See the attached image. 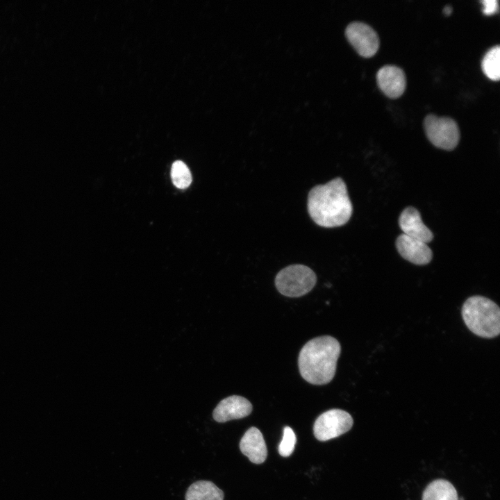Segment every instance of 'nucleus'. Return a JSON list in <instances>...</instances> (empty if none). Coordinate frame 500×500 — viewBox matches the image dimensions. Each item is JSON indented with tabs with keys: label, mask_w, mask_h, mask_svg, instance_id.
Returning <instances> with one entry per match:
<instances>
[{
	"label": "nucleus",
	"mask_w": 500,
	"mask_h": 500,
	"mask_svg": "<svg viewBox=\"0 0 500 500\" xmlns=\"http://www.w3.org/2000/svg\"><path fill=\"white\" fill-rule=\"evenodd\" d=\"M307 208L314 222L325 228L345 224L353 211L347 185L340 177L313 187L308 193Z\"/></svg>",
	"instance_id": "nucleus-1"
},
{
	"label": "nucleus",
	"mask_w": 500,
	"mask_h": 500,
	"mask_svg": "<svg viewBox=\"0 0 500 500\" xmlns=\"http://www.w3.org/2000/svg\"><path fill=\"white\" fill-rule=\"evenodd\" d=\"M341 352L340 342L323 335L311 339L301 348L298 365L302 378L312 385H326L333 378Z\"/></svg>",
	"instance_id": "nucleus-2"
},
{
	"label": "nucleus",
	"mask_w": 500,
	"mask_h": 500,
	"mask_svg": "<svg viewBox=\"0 0 500 500\" xmlns=\"http://www.w3.org/2000/svg\"><path fill=\"white\" fill-rule=\"evenodd\" d=\"M462 316L465 325L475 335L493 338L500 333V309L488 298L472 296L462 305Z\"/></svg>",
	"instance_id": "nucleus-3"
},
{
	"label": "nucleus",
	"mask_w": 500,
	"mask_h": 500,
	"mask_svg": "<svg viewBox=\"0 0 500 500\" xmlns=\"http://www.w3.org/2000/svg\"><path fill=\"white\" fill-rule=\"evenodd\" d=\"M316 282L315 273L308 266L299 264L283 268L275 278L278 291L289 297L305 295L312 290Z\"/></svg>",
	"instance_id": "nucleus-4"
},
{
	"label": "nucleus",
	"mask_w": 500,
	"mask_h": 500,
	"mask_svg": "<svg viewBox=\"0 0 500 500\" xmlns=\"http://www.w3.org/2000/svg\"><path fill=\"white\" fill-rule=\"evenodd\" d=\"M424 127L429 141L435 147L452 150L458 144L460 131L456 121L431 114L424 120Z\"/></svg>",
	"instance_id": "nucleus-5"
},
{
	"label": "nucleus",
	"mask_w": 500,
	"mask_h": 500,
	"mask_svg": "<svg viewBox=\"0 0 500 500\" xmlns=\"http://www.w3.org/2000/svg\"><path fill=\"white\" fill-rule=\"evenodd\" d=\"M353 424L352 417L341 409H331L321 414L313 425V433L319 441H327L349 431Z\"/></svg>",
	"instance_id": "nucleus-6"
},
{
	"label": "nucleus",
	"mask_w": 500,
	"mask_h": 500,
	"mask_svg": "<svg viewBox=\"0 0 500 500\" xmlns=\"http://www.w3.org/2000/svg\"><path fill=\"white\" fill-rule=\"evenodd\" d=\"M345 35L357 53L365 58L373 56L379 48V38L368 24L353 22L346 28Z\"/></svg>",
	"instance_id": "nucleus-7"
},
{
	"label": "nucleus",
	"mask_w": 500,
	"mask_h": 500,
	"mask_svg": "<svg viewBox=\"0 0 500 500\" xmlns=\"http://www.w3.org/2000/svg\"><path fill=\"white\" fill-rule=\"evenodd\" d=\"M252 404L246 398L232 395L222 399L212 412L213 419L219 423L244 418L251 413Z\"/></svg>",
	"instance_id": "nucleus-8"
},
{
	"label": "nucleus",
	"mask_w": 500,
	"mask_h": 500,
	"mask_svg": "<svg viewBox=\"0 0 500 500\" xmlns=\"http://www.w3.org/2000/svg\"><path fill=\"white\" fill-rule=\"evenodd\" d=\"M376 81L381 91L392 99L401 96L406 86L403 69L392 65H387L379 69L376 74Z\"/></svg>",
	"instance_id": "nucleus-9"
},
{
	"label": "nucleus",
	"mask_w": 500,
	"mask_h": 500,
	"mask_svg": "<svg viewBox=\"0 0 500 500\" xmlns=\"http://www.w3.org/2000/svg\"><path fill=\"white\" fill-rule=\"evenodd\" d=\"M396 247L404 259L415 265H426L432 259L433 253L427 243L404 234L397 238Z\"/></svg>",
	"instance_id": "nucleus-10"
},
{
	"label": "nucleus",
	"mask_w": 500,
	"mask_h": 500,
	"mask_svg": "<svg viewBox=\"0 0 500 500\" xmlns=\"http://www.w3.org/2000/svg\"><path fill=\"white\" fill-rule=\"evenodd\" d=\"M399 224L403 232V234L428 243L433 240V235L431 230L423 223L419 211L413 207H408L401 213Z\"/></svg>",
	"instance_id": "nucleus-11"
},
{
	"label": "nucleus",
	"mask_w": 500,
	"mask_h": 500,
	"mask_svg": "<svg viewBox=\"0 0 500 500\" xmlns=\"http://www.w3.org/2000/svg\"><path fill=\"white\" fill-rule=\"evenodd\" d=\"M240 449L251 462L261 464L267 458V449L263 435L256 427L249 428L240 442Z\"/></svg>",
	"instance_id": "nucleus-12"
},
{
	"label": "nucleus",
	"mask_w": 500,
	"mask_h": 500,
	"mask_svg": "<svg viewBox=\"0 0 500 500\" xmlns=\"http://www.w3.org/2000/svg\"><path fill=\"white\" fill-rule=\"evenodd\" d=\"M185 500H223L224 492L212 482L198 481L188 488Z\"/></svg>",
	"instance_id": "nucleus-13"
},
{
	"label": "nucleus",
	"mask_w": 500,
	"mask_h": 500,
	"mask_svg": "<svg viewBox=\"0 0 500 500\" xmlns=\"http://www.w3.org/2000/svg\"><path fill=\"white\" fill-rule=\"evenodd\" d=\"M422 500H458L453 485L447 480L437 479L429 483L424 490Z\"/></svg>",
	"instance_id": "nucleus-14"
},
{
	"label": "nucleus",
	"mask_w": 500,
	"mask_h": 500,
	"mask_svg": "<svg viewBox=\"0 0 500 500\" xmlns=\"http://www.w3.org/2000/svg\"><path fill=\"white\" fill-rule=\"evenodd\" d=\"M481 67L483 72L491 80L499 81L500 78V47L499 45L490 49L485 54Z\"/></svg>",
	"instance_id": "nucleus-15"
},
{
	"label": "nucleus",
	"mask_w": 500,
	"mask_h": 500,
	"mask_svg": "<svg viewBox=\"0 0 500 500\" xmlns=\"http://www.w3.org/2000/svg\"><path fill=\"white\" fill-rule=\"evenodd\" d=\"M171 178L174 185L180 189H185L192 183V175L188 166L182 161H175L171 169Z\"/></svg>",
	"instance_id": "nucleus-16"
},
{
	"label": "nucleus",
	"mask_w": 500,
	"mask_h": 500,
	"mask_svg": "<svg viewBox=\"0 0 500 500\" xmlns=\"http://www.w3.org/2000/svg\"><path fill=\"white\" fill-rule=\"evenodd\" d=\"M297 438L294 432L290 426H285L283 429V435L278 446V453L283 457L290 456L295 447Z\"/></svg>",
	"instance_id": "nucleus-17"
},
{
	"label": "nucleus",
	"mask_w": 500,
	"mask_h": 500,
	"mask_svg": "<svg viewBox=\"0 0 500 500\" xmlns=\"http://www.w3.org/2000/svg\"><path fill=\"white\" fill-rule=\"evenodd\" d=\"M481 2L483 5V12L485 15H491L498 11V1L497 0H483Z\"/></svg>",
	"instance_id": "nucleus-18"
},
{
	"label": "nucleus",
	"mask_w": 500,
	"mask_h": 500,
	"mask_svg": "<svg viewBox=\"0 0 500 500\" xmlns=\"http://www.w3.org/2000/svg\"><path fill=\"white\" fill-rule=\"evenodd\" d=\"M452 10H453V9H452L451 6L447 5V6H446L444 8V9H443V13H444L445 15L449 16V15H450L452 13Z\"/></svg>",
	"instance_id": "nucleus-19"
},
{
	"label": "nucleus",
	"mask_w": 500,
	"mask_h": 500,
	"mask_svg": "<svg viewBox=\"0 0 500 500\" xmlns=\"http://www.w3.org/2000/svg\"><path fill=\"white\" fill-rule=\"evenodd\" d=\"M460 500H464V498H461Z\"/></svg>",
	"instance_id": "nucleus-20"
}]
</instances>
